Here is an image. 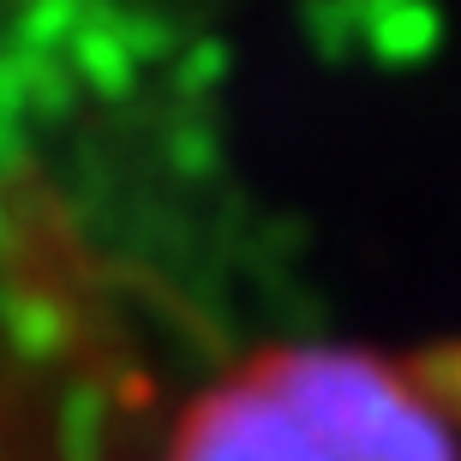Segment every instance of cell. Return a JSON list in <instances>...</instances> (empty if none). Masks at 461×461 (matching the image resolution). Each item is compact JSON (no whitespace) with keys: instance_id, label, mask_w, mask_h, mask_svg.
<instances>
[{"instance_id":"cell-1","label":"cell","mask_w":461,"mask_h":461,"mask_svg":"<svg viewBox=\"0 0 461 461\" xmlns=\"http://www.w3.org/2000/svg\"><path fill=\"white\" fill-rule=\"evenodd\" d=\"M168 461H461V348L252 354L180 413Z\"/></svg>"}]
</instances>
